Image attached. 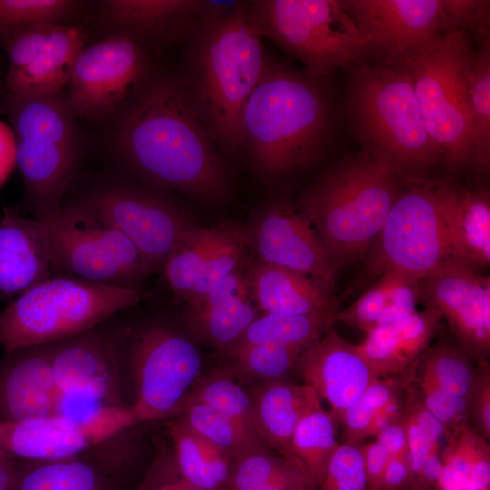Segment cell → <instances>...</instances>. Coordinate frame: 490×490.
<instances>
[{
    "label": "cell",
    "mask_w": 490,
    "mask_h": 490,
    "mask_svg": "<svg viewBox=\"0 0 490 490\" xmlns=\"http://www.w3.org/2000/svg\"><path fill=\"white\" fill-rule=\"evenodd\" d=\"M110 142L141 181L206 202L224 200L231 175L176 71L156 64L112 118Z\"/></svg>",
    "instance_id": "1"
},
{
    "label": "cell",
    "mask_w": 490,
    "mask_h": 490,
    "mask_svg": "<svg viewBox=\"0 0 490 490\" xmlns=\"http://www.w3.org/2000/svg\"><path fill=\"white\" fill-rule=\"evenodd\" d=\"M328 78L265 57L241 117L254 173L279 181L316 164L333 144L338 112Z\"/></svg>",
    "instance_id": "2"
},
{
    "label": "cell",
    "mask_w": 490,
    "mask_h": 490,
    "mask_svg": "<svg viewBox=\"0 0 490 490\" xmlns=\"http://www.w3.org/2000/svg\"><path fill=\"white\" fill-rule=\"evenodd\" d=\"M250 1L202 24L185 44L176 71L213 142L229 155L242 147L241 117L264 64L262 38Z\"/></svg>",
    "instance_id": "3"
},
{
    "label": "cell",
    "mask_w": 490,
    "mask_h": 490,
    "mask_svg": "<svg viewBox=\"0 0 490 490\" xmlns=\"http://www.w3.org/2000/svg\"><path fill=\"white\" fill-rule=\"evenodd\" d=\"M346 71L343 110L361 151L405 184L430 181L428 173L444 161L426 129L408 67L362 62Z\"/></svg>",
    "instance_id": "4"
},
{
    "label": "cell",
    "mask_w": 490,
    "mask_h": 490,
    "mask_svg": "<svg viewBox=\"0 0 490 490\" xmlns=\"http://www.w3.org/2000/svg\"><path fill=\"white\" fill-rule=\"evenodd\" d=\"M399 176L364 151L331 164L298 198V207L337 271L379 235L400 190Z\"/></svg>",
    "instance_id": "5"
},
{
    "label": "cell",
    "mask_w": 490,
    "mask_h": 490,
    "mask_svg": "<svg viewBox=\"0 0 490 490\" xmlns=\"http://www.w3.org/2000/svg\"><path fill=\"white\" fill-rule=\"evenodd\" d=\"M140 289L110 286L70 275L46 278L28 288L0 313L5 352L81 335L142 299Z\"/></svg>",
    "instance_id": "6"
},
{
    "label": "cell",
    "mask_w": 490,
    "mask_h": 490,
    "mask_svg": "<svg viewBox=\"0 0 490 490\" xmlns=\"http://www.w3.org/2000/svg\"><path fill=\"white\" fill-rule=\"evenodd\" d=\"M250 19L304 71L328 78L338 69L367 62L365 43L340 0L250 1Z\"/></svg>",
    "instance_id": "7"
},
{
    "label": "cell",
    "mask_w": 490,
    "mask_h": 490,
    "mask_svg": "<svg viewBox=\"0 0 490 490\" xmlns=\"http://www.w3.org/2000/svg\"><path fill=\"white\" fill-rule=\"evenodd\" d=\"M473 39L448 31L429 51L406 64L426 129L451 171L475 168L474 129L466 92Z\"/></svg>",
    "instance_id": "8"
},
{
    "label": "cell",
    "mask_w": 490,
    "mask_h": 490,
    "mask_svg": "<svg viewBox=\"0 0 490 490\" xmlns=\"http://www.w3.org/2000/svg\"><path fill=\"white\" fill-rule=\"evenodd\" d=\"M41 220L54 272L129 289L152 273L132 241L79 199Z\"/></svg>",
    "instance_id": "9"
},
{
    "label": "cell",
    "mask_w": 490,
    "mask_h": 490,
    "mask_svg": "<svg viewBox=\"0 0 490 490\" xmlns=\"http://www.w3.org/2000/svg\"><path fill=\"white\" fill-rule=\"evenodd\" d=\"M166 191L143 181L113 180L79 200L126 236L153 273L162 271L177 242L194 226Z\"/></svg>",
    "instance_id": "10"
},
{
    "label": "cell",
    "mask_w": 490,
    "mask_h": 490,
    "mask_svg": "<svg viewBox=\"0 0 490 490\" xmlns=\"http://www.w3.org/2000/svg\"><path fill=\"white\" fill-rule=\"evenodd\" d=\"M129 362L135 398L134 424L178 413L199 377L201 358L187 338L163 324H152L132 338Z\"/></svg>",
    "instance_id": "11"
},
{
    "label": "cell",
    "mask_w": 490,
    "mask_h": 490,
    "mask_svg": "<svg viewBox=\"0 0 490 490\" xmlns=\"http://www.w3.org/2000/svg\"><path fill=\"white\" fill-rule=\"evenodd\" d=\"M404 185L373 243L374 268L381 274L392 270L423 279L456 259L445 233L435 181Z\"/></svg>",
    "instance_id": "12"
},
{
    "label": "cell",
    "mask_w": 490,
    "mask_h": 490,
    "mask_svg": "<svg viewBox=\"0 0 490 490\" xmlns=\"http://www.w3.org/2000/svg\"><path fill=\"white\" fill-rule=\"evenodd\" d=\"M365 43L366 61L407 64L449 30L443 0H340Z\"/></svg>",
    "instance_id": "13"
},
{
    "label": "cell",
    "mask_w": 490,
    "mask_h": 490,
    "mask_svg": "<svg viewBox=\"0 0 490 490\" xmlns=\"http://www.w3.org/2000/svg\"><path fill=\"white\" fill-rule=\"evenodd\" d=\"M154 64L149 54L121 36L85 46L74 62L68 83L67 99L75 117L112 119Z\"/></svg>",
    "instance_id": "14"
},
{
    "label": "cell",
    "mask_w": 490,
    "mask_h": 490,
    "mask_svg": "<svg viewBox=\"0 0 490 490\" xmlns=\"http://www.w3.org/2000/svg\"><path fill=\"white\" fill-rule=\"evenodd\" d=\"M1 44L7 54V96L24 98L63 92L74 62L85 47L83 28L43 24L16 31Z\"/></svg>",
    "instance_id": "15"
},
{
    "label": "cell",
    "mask_w": 490,
    "mask_h": 490,
    "mask_svg": "<svg viewBox=\"0 0 490 490\" xmlns=\"http://www.w3.org/2000/svg\"><path fill=\"white\" fill-rule=\"evenodd\" d=\"M240 1L105 0L99 2L102 23L111 33L131 40L150 54L184 45L208 20L235 8Z\"/></svg>",
    "instance_id": "16"
},
{
    "label": "cell",
    "mask_w": 490,
    "mask_h": 490,
    "mask_svg": "<svg viewBox=\"0 0 490 490\" xmlns=\"http://www.w3.org/2000/svg\"><path fill=\"white\" fill-rule=\"evenodd\" d=\"M49 347L59 390L86 392L112 407H128L122 396L123 329L113 317Z\"/></svg>",
    "instance_id": "17"
},
{
    "label": "cell",
    "mask_w": 490,
    "mask_h": 490,
    "mask_svg": "<svg viewBox=\"0 0 490 490\" xmlns=\"http://www.w3.org/2000/svg\"><path fill=\"white\" fill-rule=\"evenodd\" d=\"M421 299L448 321L456 343L477 362L490 354V279L461 260L444 265L420 284Z\"/></svg>",
    "instance_id": "18"
},
{
    "label": "cell",
    "mask_w": 490,
    "mask_h": 490,
    "mask_svg": "<svg viewBox=\"0 0 490 490\" xmlns=\"http://www.w3.org/2000/svg\"><path fill=\"white\" fill-rule=\"evenodd\" d=\"M133 424L129 407L90 424L74 423L56 415L0 422V451L32 462L71 458Z\"/></svg>",
    "instance_id": "19"
},
{
    "label": "cell",
    "mask_w": 490,
    "mask_h": 490,
    "mask_svg": "<svg viewBox=\"0 0 490 490\" xmlns=\"http://www.w3.org/2000/svg\"><path fill=\"white\" fill-rule=\"evenodd\" d=\"M253 221L246 232L256 261L311 276L334 287L336 270L329 256L299 208L276 200L260 208Z\"/></svg>",
    "instance_id": "20"
},
{
    "label": "cell",
    "mask_w": 490,
    "mask_h": 490,
    "mask_svg": "<svg viewBox=\"0 0 490 490\" xmlns=\"http://www.w3.org/2000/svg\"><path fill=\"white\" fill-rule=\"evenodd\" d=\"M295 371L328 403L335 421L378 378L357 346L343 339L333 326L299 356Z\"/></svg>",
    "instance_id": "21"
},
{
    "label": "cell",
    "mask_w": 490,
    "mask_h": 490,
    "mask_svg": "<svg viewBox=\"0 0 490 490\" xmlns=\"http://www.w3.org/2000/svg\"><path fill=\"white\" fill-rule=\"evenodd\" d=\"M58 395L49 344L5 352L0 360V422L55 416Z\"/></svg>",
    "instance_id": "22"
},
{
    "label": "cell",
    "mask_w": 490,
    "mask_h": 490,
    "mask_svg": "<svg viewBox=\"0 0 490 490\" xmlns=\"http://www.w3.org/2000/svg\"><path fill=\"white\" fill-rule=\"evenodd\" d=\"M250 296L246 272L240 268L204 297L186 303L183 318L195 336L226 353L259 317Z\"/></svg>",
    "instance_id": "23"
},
{
    "label": "cell",
    "mask_w": 490,
    "mask_h": 490,
    "mask_svg": "<svg viewBox=\"0 0 490 490\" xmlns=\"http://www.w3.org/2000/svg\"><path fill=\"white\" fill-rule=\"evenodd\" d=\"M54 272L41 219L5 210L0 220V294H20Z\"/></svg>",
    "instance_id": "24"
},
{
    "label": "cell",
    "mask_w": 490,
    "mask_h": 490,
    "mask_svg": "<svg viewBox=\"0 0 490 490\" xmlns=\"http://www.w3.org/2000/svg\"><path fill=\"white\" fill-rule=\"evenodd\" d=\"M445 233L454 257L472 266L490 263V197L486 190H467L435 181Z\"/></svg>",
    "instance_id": "25"
},
{
    "label": "cell",
    "mask_w": 490,
    "mask_h": 490,
    "mask_svg": "<svg viewBox=\"0 0 490 490\" xmlns=\"http://www.w3.org/2000/svg\"><path fill=\"white\" fill-rule=\"evenodd\" d=\"M15 144L16 166L35 218L55 214L76 172L77 148L34 139L15 140Z\"/></svg>",
    "instance_id": "26"
},
{
    "label": "cell",
    "mask_w": 490,
    "mask_h": 490,
    "mask_svg": "<svg viewBox=\"0 0 490 490\" xmlns=\"http://www.w3.org/2000/svg\"><path fill=\"white\" fill-rule=\"evenodd\" d=\"M250 294L264 314L336 316L333 287L293 270L255 261L246 270Z\"/></svg>",
    "instance_id": "27"
},
{
    "label": "cell",
    "mask_w": 490,
    "mask_h": 490,
    "mask_svg": "<svg viewBox=\"0 0 490 490\" xmlns=\"http://www.w3.org/2000/svg\"><path fill=\"white\" fill-rule=\"evenodd\" d=\"M442 318L436 309L426 306L404 319L374 328L356 346L378 378L397 376L428 348Z\"/></svg>",
    "instance_id": "28"
},
{
    "label": "cell",
    "mask_w": 490,
    "mask_h": 490,
    "mask_svg": "<svg viewBox=\"0 0 490 490\" xmlns=\"http://www.w3.org/2000/svg\"><path fill=\"white\" fill-rule=\"evenodd\" d=\"M315 395L317 392L310 386L285 379L264 382L250 392L262 441L295 466L291 451L292 435Z\"/></svg>",
    "instance_id": "29"
},
{
    "label": "cell",
    "mask_w": 490,
    "mask_h": 490,
    "mask_svg": "<svg viewBox=\"0 0 490 490\" xmlns=\"http://www.w3.org/2000/svg\"><path fill=\"white\" fill-rule=\"evenodd\" d=\"M5 112L15 140H42L77 148L76 117L63 92L24 98L6 95Z\"/></svg>",
    "instance_id": "30"
},
{
    "label": "cell",
    "mask_w": 490,
    "mask_h": 490,
    "mask_svg": "<svg viewBox=\"0 0 490 490\" xmlns=\"http://www.w3.org/2000/svg\"><path fill=\"white\" fill-rule=\"evenodd\" d=\"M440 452L439 490H482L490 485L489 442L466 420L446 440Z\"/></svg>",
    "instance_id": "31"
},
{
    "label": "cell",
    "mask_w": 490,
    "mask_h": 490,
    "mask_svg": "<svg viewBox=\"0 0 490 490\" xmlns=\"http://www.w3.org/2000/svg\"><path fill=\"white\" fill-rule=\"evenodd\" d=\"M174 460L182 476L203 490H226L232 461L179 418L169 422Z\"/></svg>",
    "instance_id": "32"
},
{
    "label": "cell",
    "mask_w": 490,
    "mask_h": 490,
    "mask_svg": "<svg viewBox=\"0 0 490 490\" xmlns=\"http://www.w3.org/2000/svg\"><path fill=\"white\" fill-rule=\"evenodd\" d=\"M10 490H116V487L103 465L82 455L23 466Z\"/></svg>",
    "instance_id": "33"
},
{
    "label": "cell",
    "mask_w": 490,
    "mask_h": 490,
    "mask_svg": "<svg viewBox=\"0 0 490 490\" xmlns=\"http://www.w3.org/2000/svg\"><path fill=\"white\" fill-rule=\"evenodd\" d=\"M339 444L336 439L335 419L322 407L317 394L301 415L291 439V451L296 465L316 487Z\"/></svg>",
    "instance_id": "34"
},
{
    "label": "cell",
    "mask_w": 490,
    "mask_h": 490,
    "mask_svg": "<svg viewBox=\"0 0 490 490\" xmlns=\"http://www.w3.org/2000/svg\"><path fill=\"white\" fill-rule=\"evenodd\" d=\"M317 489L309 476L269 449L251 451L232 463L226 490Z\"/></svg>",
    "instance_id": "35"
},
{
    "label": "cell",
    "mask_w": 490,
    "mask_h": 490,
    "mask_svg": "<svg viewBox=\"0 0 490 490\" xmlns=\"http://www.w3.org/2000/svg\"><path fill=\"white\" fill-rule=\"evenodd\" d=\"M335 321L336 316L328 314H264L249 326L233 347L270 341L303 352L316 343Z\"/></svg>",
    "instance_id": "36"
},
{
    "label": "cell",
    "mask_w": 490,
    "mask_h": 490,
    "mask_svg": "<svg viewBox=\"0 0 490 490\" xmlns=\"http://www.w3.org/2000/svg\"><path fill=\"white\" fill-rule=\"evenodd\" d=\"M466 72V92L474 129L475 168L490 164V38L476 40Z\"/></svg>",
    "instance_id": "37"
},
{
    "label": "cell",
    "mask_w": 490,
    "mask_h": 490,
    "mask_svg": "<svg viewBox=\"0 0 490 490\" xmlns=\"http://www.w3.org/2000/svg\"><path fill=\"white\" fill-rule=\"evenodd\" d=\"M185 400L203 403L233 423L246 436L270 449L262 441L255 421L250 393L228 373L216 372L193 386Z\"/></svg>",
    "instance_id": "38"
},
{
    "label": "cell",
    "mask_w": 490,
    "mask_h": 490,
    "mask_svg": "<svg viewBox=\"0 0 490 490\" xmlns=\"http://www.w3.org/2000/svg\"><path fill=\"white\" fill-rule=\"evenodd\" d=\"M406 382L405 372L371 382L338 420L344 443H360L374 436L377 419L395 399L403 395Z\"/></svg>",
    "instance_id": "39"
},
{
    "label": "cell",
    "mask_w": 490,
    "mask_h": 490,
    "mask_svg": "<svg viewBox=\"0 0 490 490\" xmlns=\"http://www.w3.org/2000/svg\"><path fill=\"white\" fill-rule=\"evenodd\" d=\"M220 230V225L211 228L194 225L181 236L172 250L162 271L176 299L185 300L191 292L218 239Z\"/></svg>",
    "instance_id": "40"
},
{
    "label": "cell",
    "mask_w": 490,
    "mask_h": 490,
    "mask_svg": "<svg viewBox=\"0 0 490 490\" xmlns=\"http://www.w3.org/2000/svg\"><path fill=\"white\" fill-rule=\"evenodd\" d=\"M177 414L185 426L220 449L232 463L251 451L268 449L251 440L233 423L203 403L185 400Z\"/></svg>",
    "instance_id": "41"
},
{
    "label": "cell",
    "mask_w": 490,
    "mask_h": 490,
    "mask_svg": "<svg viewBox=\"0 0 490 490\" xmlns=\"http://www.w3.org/2000/svg\"><path fill=\"white\" fill-rule=\"evenodd\" d=\"M220 225L218 239L185 299L186 303L204 297L230 273L242 267L248 245L246 230L236 223Z\"/></svg>",
    "instance_id": "42"
},
{
    "label": "cell",
    "mask_w": 490,
    "mask_h": 490,
    "mask_svg": "<svg viewBox=\"0 0 490 490\" xmlns=\"http://www.w3.org/2000/svg\"><path fill=\"white\" fill-rule=\"evenodd\" d=\"M472 361L456 341L442 340L425 351L416 368L446 393L466 398L475 368Z\"/></svg>",
    "instance_id": "43"
},
{
    "label": "cell",
    "mask_w": 490,
    "mask_h": 490,
    "mask_svg": "<svg viewBox=\"0 0 490 490\" xmlns=\"http://www.w3.org/2000/svg\"><path fill=\"white\" fill-rule=\"evenodd\" d=\"M84 5L75 0H0V41L32 25L69 24Z\"/></svg>",
    "instance_id": "44"
},
{
    "label": "cell",
    "mask_w": 490,
    "mask_h": 490,
    "mask_svg": "<svg viewBox=\"0 0 490 490\" xmlns=\"http://www.w3.org/2000/svg\"><path fill=\"white\" fill-rule=\"evenodd\" d=\"M301 353L297 348L268 341L233 347L225 354L234 360L240 374L267 382L285 379L295 370Z\"/></svg>",
    "instance_id": "45"
},
{
    "label": "cell",
    "mask_w": 490,
    "mask_h": 490,
    "mask_svg": "<svg viewBox=\"0 0 490 490\" xmlns=\"http://www.w3.org/2000/svg\"><path fill=\"white\" fill-rule=\"evenodd\" d=\"M318 487L319 490H368L360 443L338 445Z\"/></svg>",
    "instance_id": "46"
},
{
    "label": "cell",
    "mask_w": 490,
    "mask_h": 490,
    "mask_svg": "<svg viewBox=\"0 0 490 490\" xmlns=\"http://www.w3.org/2000/svg\"><path fill=\"white\" fill-rule=\"evenodd\" d=\"M397 275V271L383 272L377 281L351 306L338 311L336 320L342 321L366 334L376 328Z\"/></svg>",
    "instance_id": "47"
},
{
    "label": "cell",
    "mask_w": 490,
    "mask_h": 490,
    "mask_svg": "<svg viewBox=\"0 0 490 490\" xmlns=\"http://www.w3.org/2000/svg\"><path fill=\"white\" fill-rule=\"evenodd\" d=\"M416 366L417 363L412 377L416 394L424 407L443 425L449 437L466 420V398L446 393L431 378L419 372Z\"/></svg>",
    "instance_id": "48"
},
{
    "label": "cell",
    "mask_w": 490,
    "mask_h": 490,
    "mask_svg": "<svg viewBox=\"0 0 490 490\" xmlns=\"http://www.w3.org/2000/svg\"><path fill=\"white\" fill-rule=\"evenodd\" d=\"M449 30H459L473 40L490 38V1L443 0Z\"/></svg>",
    "instance_id": "49"
},
{
    "label": "cell",
    "mask_w": 490,
    "mask_h": 490,
    "mask_svg": "<svg viewBox=\"0 0 490 490\" xmlns=\"http://www.w3.org/2000/svg\"><path fill=\"white\" fill-rule=\"evenodd\" d=\"M466 402V421L486 441L490 439V364L477 362Z\"/></svg>",
    "instance_id": "50"
},
{
    "label": "cell",
    "mask_w": 490,
    "mask_h": 490,
    "mask_svg": "<svg viewBox=\"0 0 490 490\" xmlns=\"http://www.w3.org/2000/svg\"><path fill=\"white\" fill-rule=\"evenodd\" d=\"M421 280L398 272L377 328L397 322L416 311L421 299Z\"/></svg>",
    "instance_id": "51"
},
{
    "label": "cell",
    "mask_w": 490,
    "mask_h": 490,
    "mask_svg": "<svg viewBox=\"0 0 490 490\" xmlns=\"http://www.w3.org/2000/svg\"><path fill=\"white\" fill-rule=\"evenodd\" d=\"M137 490H203L187 481L178 470L174 457L159 459Z\"/></svg>",
    "instance_id": "52"
},
{
    "label": "cell",
    "mask_w": 490,
    "mask_h": 490,
    "mask_svg": "<svg viewBox=\"0 0 490 490\" xmlns=\"http://www.w3.org/2000/svg\"><path fill=\"white\" fill-rule=\"evenodd\" d=\"M377 442L390 457L409 455L407 430L404 413L389 421L377 434Z\"/></svg>",
    "instance_id": "53"
},
{
    "label": "cell",
    "mask_w": 490,
    "mask_h": 490,
    "mask_svg": "<svg viewBox=\"0 0 490 490\" xmlns=\"http://www.w3.org/2000/svg\"><path fill=\"white\" fill-rule=\"evenodd\" d=\"M379 490H414L409 455L390 457Z\"/></svg>",
    "instance_id": "54"
},
{
    "label": "cell",
    "mask_w": 490,
    "mask_h": 490,
    "mask_svg": "<svg viewBox=\"0 0 490 490\" xmlns=\"http://www.w3.org/2000/svg\"><path fill=\"white\" fill-rule=\"evenodd\" d=\"M368 490H379L380 483L390 459L386 450L377 442L361 444Z\"/></svg>",
    "instance_id": "55"
},
{
    "label": "cell",
    "mask_w": 490,
    "mask_h": 490,
    "mask_svg": "<svg viewBox=\"0 0 490 490\" xmlns=\"http://www.w3.org/2000/svg\"><path fill=\"white\" fill-rule=\"evenodd\" d=\"M16 166V144L9 125L0 121V187Z\"/></svg>",
    "instance_id": "56"
},
{
    "label": "cell",
    "mask_w": 490,
    "mask_h": 490,
    "mask_svg": "<svg viewBox=\"0 0 490 490\" xmlns=\"http://www.w3.org/2000/svg\"><path fill=\"white\" fill-rule=\"evenodd\" d=\"M15 458L0 451V490H10L13 486L19 469Z\"/></svg>",
    "instance_id": "57"
},
{
    "label": "cell",
    "mask_w": 490,
    "mask_h": 490,
    "mask_svg": "<svg viewBox=\"0 0 490 490\" xmlns=\"http://www.w3.org/2000/svg\"><path fill=\"white\" fill-rule=\"evenodd\" d=\"M482 490H489V488L482 489Z\"/></svg>",
    "instance_id": "58"
},
{
    "label": "cell",
    "mask_w": 490,
    "mask_h": 490,
    "mask_svg": "<svg viewBox=\"0 0 490 490\" xmlns=\"http://www.w3.org/2000/svg\"><path fill=\"white\" fill-rule=\"evenodd\" d=\"M309 490H316V489H309Z\"/></svg>",
    "instance_id": "59"
}]
</instances>
